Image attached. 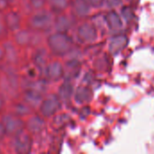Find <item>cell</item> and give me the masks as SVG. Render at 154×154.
Returning a JSON list of instances; mask_svg holds the SVG:
<instances>
[{
	"label": "cell",
	"mask_w": 154,
	"mask_h": 154,
	"mask_svg": "<svg viewBox=\"0 0 154 154\" xmlns=\"http://www.w3.org/2000/svg\"><path fill=\"white\" fill-rule=\"evenodd\" d=\"M0 120L5 125L8 136L15 135L25 129V123L22 120V117L8 110H5L3 112L0 116Z\"/></svg>",
	"instance_id": "cell-1"
},
{
	"label": "cell",
	"mask_w": 154,
	"mask_h": 154,
	"mask_svg": "<svg viewBox=\"0 0 154 154\" xmlns=\"http://www.w3.org/2000/svg\"><path fill=\"white\" fill-rule=\"evenodd\" d=\"M4 16H5V22L11 33L22 27L21 14L18 10H15V8L10 7L9 9H7L4 13Z\"/></svg>",
	"instance_id": "cell-2"
},
{
	"label": "cell",
	"mask_w": 154,
	"mask_h": 154,
	"mask_svg": "<svg viewBox=\"0 0 154 154\" xmlns=\"http://www.w3.org/2000/svg\"><path fill=\"white\" fill-rule=\"evenodd\" d=\"M3 45L5 47V61L17 66L19 60H20V57H19V47L13 42V40L10 38H8L7 40H5V42H3Z\"/></svg>",
	"instance_id": "cell-3"
},
{
	"label": "cell",
	"mask_w": 154,
	"mask_h": 154,
	"mask_svg": "<svg viewBox=\"0 0 154 154\" xmlns=\"http://www.w3.org/2000/svg\"><path fill=\"white\" fill-rule=\"evenodd\" d=\"M11 39L13 42L19 47V48H25L26 47L30 42V33L25 28H19L18 30L13 32L11 33Z\"/></svg>",
	"instance_id": "cell-4"
},
{
	"label": "cell",
	"mask_w": 154,
	"mask_h": 154,
	"mask_svg": "<svg viewBox=\"0 0 154 154\" xmlns=\"http://www.w3.org/2000/svg\"><path fill=\"white\" fill-rule=\"evenodd\" d=\"M5 110H8L20 117L26 116L28 113V107H27L26 104L25 102L18 101L17 99L8 102L6 105Z\"/></svg>",
	"instance_id": "cell-5"
},
{
	"label": "cell",
	"mask_w": 154,
	"mask_h": 154,
	"mask_svg": "<svg viewBox=\"0 0 154 154\" xmlns=\"http://www.w3.org/2000/svg\"><path fill=\"white\" fill-rule=\"evenodd\" d=\"M11 32L5 22V16L4 13L0 12V42H5L8 38H10Z\"/></svg>",
	"instance_id": "cell-6"
},
{
	"label": "cell",
	"mask_w": 154,
	"mask_h": 154,
	"mask_svg": "<svg viewBox=\"0 0 154 154\" xmlns=\"http://www.w3.org/2000/svg\"><path fill=\"white\" fill-rule=\"evenodd\" d=\"M11 7V3L8 0H0V12L5 13Z\"/></svg>",
	"instance_id": "cell-7"
},
{
	"label": "cell",
	"mask_w": 154,
	"mask_h": 154,
	"mask_svg": "<svg viewBox=\"0 0 154 154\" xmlns=\"http://www.w3.org/2000/svg\"><path fill=\"white\" fill-rule=\"evenodd\" d=\"M6 137H7L6 130H5V128L4 124H3L2 121L0 120V143H2Z\"/></svg>",
	"instance_id": "cell-8"
},
{
	"label": "cell",
	"mask_w": 154,
	"mask_h": 154,
	"mask_svg": "<svg viewBox=\"0 0 154 154\" xmlns=\"http://www.w3.org/2000/svg\"><path fill=\"white\" fill-rule=\"evenodd\" d=\"M5 60V51L3 42H0V64H2Z\"/></svg>",
	"instance_id": "cell-9"
},
{
	"label": "cell",
	"mask_w": 154,
	"mask_h": 154,
	"mask_svg": "<svg viewBox=\"0 0 154 154\" xmlns=\"http://www.w3.org/2000/svg\"><path fill=\"white\" fill-rule=\"evenodd\" d=\"M1 79H2V71L0 69V81H1Z\"/></svg>",
	"instance_id": "cell-10"
},
{
	"label": "cell",
	"mask_w": 154,
	"mask_h": 154,
	"mask_svg": "<svg viewBox=\"0 0 154 154\" xmlns=\"http://www.w3.org/2000/svg\"><path fill=\"white\" fill-rule=\"evenodd\" d=\"M8 1H9V2L11 3V4H13V3H14V2H15V0H8Z\"/></svg>",
	"instance_id": "cell-11"
},
{
	"label": "cell",
	"mask_w": 154,
	"mask_h": 154,
	"mask_svg": "<svg viewBox=\"0 0 154 154\" xmlns=\"http://www.w3.org/2000/svg\"><path fill=\"white\" fill-rule=\"evenodd\" d=\"M0 152H2V147H1V143H0Z\"/></svg>",
	"instance_id": "cell-12"
}]
</instances>
